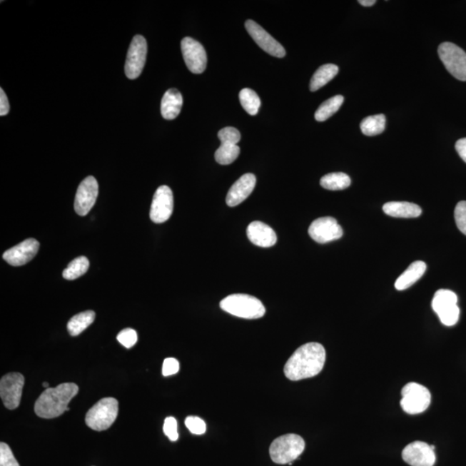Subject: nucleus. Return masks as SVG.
<instances>
[{
	"instance_id": "f257e3e1",
	"label": "nucleus",
	"mask_w": 466,
	"mask_h": 466,
	"mask_svg": "<svg viewBox=\"0 0 466 466\" xmlns=\"http://www.w3.org/2000/svg\"><path fill=\"white\" fill-rule=\"evenodd\" d=\"M325 362V350L323 345L312 342L295 350L284 366V374L291 381L317 376Z\"/></svg>"
},
{
	"instance_id": "f03ea898",
	"label": "nucleus",
	"mask_w": 466,
	"mask_h": 466,
	"mask_svg": "<svg viewBox=\"0 0 466 466\" xmlns=\"http://www.w3.org/2000/svg\"><path fill=\"white\" fill-rule=\"evenodd\" d=\"M79 392L76 383H66L49 388L41 394L35 404V413L44 419L59 417L67 411L69 403Z\"/></svg>"
},
{
	"instance_id": "7ed1b4c3",
	"label": "nucleus",
	"mask_w": 466,
	"mask_h": 466,
	"mask_svg": "<svg viewBox=\"0 0 466 466\" xmlns=\"http://www.w3.org/2000/svg\"><path fill=\"white\" fill-rule=\"evenodd\" d=\"M221 308L230 315L248 320L262 318L266 311L260 300L245 294H234L226 297L221 300Z\"/></svg>"
},
{
	"instance_id": "20e7f679",
	"label": "nucleus",
	"mask_w": 466,
	"mask_h": 466,
	"mask_svg": "<svg viewBox=\"0 0 466 466\" xmlns=\"http://www.w3.org/2000/svg\"><path fill=\"white\" fill-rule=\"evenodd\" d=\"M305 449L302 437L288 434L278 437L270 445V455L272 461L278 465H287L298 459Z\"/></svg>"
},
{
	"instance_id": "39448f33",
	"label": "nucleus",
	"mask_w": 466,
	"mask_h": 466,
	"mask_svg": "<svg viewBox=\"0 0 466 466\" xmlns=\"http://www.w3.org/2000/svg\"><path fill=\"white\" fill-rule=\"evenodd\" d=\"M118 402L113 397L103 398L90 408L86 415V426L96 431H104L116 420Z\"/></svg>"
},
{
	"instance_id": "423d86ee",
	"label": "nucleus",
	"mask_w": 466,
	"mask_h": 466,
	"mask_svg": "<svg viewBox=\"0 0 466 466\" xmlns=\"http://www.w3.org/2000/svg\"><path fill=\"white\" fill-rule=\"evenodd\" d=\"M431 403L430 391L417 383H410L402 390L401 406L410 415L422 414Z\"/></svg>"
},
{
	"instance_id": "0eeeda50",
	"label": "nucleus",
	"mask_w": 466,
	"mask_h": 466,
	"mask_svg": "<svg viewBox=\"0 0 466 466\" xmlns=\"http://www.w3.org/2000/svg\"><path fill=\"white\" fill-rule=\"evenodd\" d=\"M457 297L455 292L440 290L435 294L432 308L445 325L452 327L460 319V310L457 307Z\"/></svg>"
},
{
	"instance_id": "6e6552de",
	"label": "nucleus",
	"mask_w": 466,
	"mask_h": 466,
	"mask_svg": "<svg viewBox=\"0 0 466 466\" xmlns=\"http://www.w3.org/2000/svg\"><path fill=\"white\" fill-rule=\"evenodd\" d=\"M439 56L447 71L456 79L466 81V53L452 43L441 44Z\"/></svg>"
},
{
	"instance_id": "1a4fd4ad",
	"label": "nucleus",
	"mask_w": 466,
	"mask_h": 466,
	"mask_svg": "<svg viewBox=\"0 0 466 466\" xmlns=\"http://www.w3.org/2000/svg\"><path fill=\"white\" fill-rule=\"evenodd\" d=\"M147 56V42L143 36L137 35L131 41L125 66L126 76L137 79L141 74Z\"/></svg>"
},
{
	"instance_id": "9d476101",
	"label": "nucleus",
	"mask_w": 466,
	"mask_h": 466,
	"mask_svg": "<svg viewBox=\"0 0 466 466\" xmlns=\"http://www.w3.org/2000/svg\"><path fill=\"white\" fill-rule=\"evenodd\" d=\"M24 378L22 374L11 373L0 381V397L8 410H15L21 402Z\"/></svg>"
},
{
	"instance_id": "9b49d317",
	"label": "nucleus",
	"mask_w": 466,
	"mask_h": 466,
	"mask_svg": "<svg viewBox=\"0 0 466 466\" xmlns=\"http://www.w3.org/2000/svg\"><path fill=\"white\" fill-rule=\"evenodd\" d=\"M181 52L187 67L193 74H201L207 68L208 56L205 49L191 37L181 40Z\"/></svg>"
},
{
	"instance_id": "f8f14e48",
	"label": "nucleus",
	"mask_w": 466,
	"mask_h": 466,
	"mask_svg": "<svg viewBox=\"0 0 466 466\" xmlns=\"http://www.w3.org/2000/svg\"><path fill=\"white\" fill-rule=\"evenodd\" d=\"M308 233L319 244H327L343 236V229L338 224L335 218L323 217L317 218L312 223Z\"/></svg>"
},
{
	"instance_id": "ddd939ff",
	"label": "nucleus",
	"mask_w": 466,
	"mask_h": 466,
	"mask_svg": "<svg viewBox=\"0 0 466 466\" xmlns=\"http://www.w3.org/2000/svg\"><path fill=\"white\" fill-rule=\"evenodd\" d=\"M174 209V196L171 188L161 186L156 191L151 208V220L156 224L167 221Z\"/></svg>"
},
{
	"instance_id": "4468645a",
	"label": "nucleus",
	"mask_w": 466,
	"mask_h": 466,
	"mask_svg": "<svg viewBox=\"0 0 466 466\" xmlns=\"http://www.w3.org/2000/svg\"><path fill=\"white\" fill-rule=\"evenodd\" d=\"M435 447L422 441H415L403 449L402 460L411 466H434Z\"/></svg>"
},
{
	"instance_id": "2eb2a0df",
	"label": "nucleus",
	"mask_w": 466,
	"mask_h": 466,
	"mask_svg": "<svg viewBox=\"0 0 466 466\" xmlns=\"http://www.w3.org/2000/svg\"><path fill=\"white\" fill-rule=\"evenodd\" d=\"M245 28L255 42L263 51L270 54V56L278 57V59H283V57L285 56L286 51L283 45L279 44L274 37H272L258 23H255L253 20H247Z\"/></svg>"
},
{
	"instance_id": "dca6fc26",
	"label": "nucleus",
	"mask_w": 466,
	"mask_h": 466,
	"mask_svg": "<svg viewBox=\"0 0 466 466\" xmlns=\"http://www.w3.org/2000/svg\"><path fill=\"white\" fill-rule=\"evenodd\" d=\"M98 195V185L93 176H88L77 189L74 210L80 216H86L96 204Z\"/></svg>"
},
{
	"instance_id": "f3484780",
	"label": "nucleus",
	"mask_w": 466,
	"mask_h": 466,
	"mask_svg": "<svg viewBox=\"0 0 466 466\" xmlns=\"http://www.w3.org/2000/svg\"><path fill=\"white\" fill-rule=\"evenodd\" d=\"M39 250V241L35 238H28L6 250L3 254V258L12 266H22L31 261Z\"/></svg>"
},
{
	"instance_id": "a211bd4d",
	"label": "nucleus",
	"mask_w": 466,
	"mask_h": 466,
	"mask_svg": "<svg viewBox=\"0 0 466 466\" xmlns=\"http://www.w3.org/2000/svg\"><path fill=\"white\" fill-rule=\"evenodd\" d=\"M257 179L253 174H245L242 176L235 183L226 196V203L229 207H236L241 204L253 192Z\"/></svg>"
},
{
	"instance_id": "6ab92c4d",
	"label": "nucleus",
	"mask_w": 466,
	"mask_h": 466,
	"mask_svg": "<svg viewBox=\"0 0 466 466\" xmlns=\"http://www.w3.org/2000/svg\"><path fill=\"white\" fill-rule=\"evenodd\" d=\"M247 236L253 244L263 248L274 246L278 241L275 231L261 221L250 223L247 228Z\"/></svg>"
},
{
	"instance_id": "aec40b11",
	"label": "nucleus",
	"mask_w": 466,
	"mask_h": 466,
	"mask_svg": "<svg viewBox=\"0 0 466 466\" xmlns=\"http://www.w3.org/2000/svg\"><path fill=\"white\" fill-rule=\"evenodd\" d=\"M183 105V98L181 93L176 88L168 89L162 98L161 103V113L162 116L168 121H172L181 113Z\"/></svg>"
},
{
	"instance_id": "412c9836",
	"label": "nucleus",
	"mask_w": 466,
	"mask_h": 466,
	"mask_svg": "<svg viewBox=\"0 0 466 466\" xmlns=\"http://www.w3.org/2000/svg\"><path fill=\"white\" fill-rule=\"evenodd\" d=\"M383 212L394 218H417L422 214L418 205L406 201H391L383 205Z\"/></svg>"
},
{
	"instance_id": "4be33fe9",
	"label": "nucleus",
	"mask_w": 466,
	"mask_h": 466,
	"mask_svg": "<svg viewBox=\"0 0 466 466\" xmlns=\"http://www.w3.org/2000/svg\"><path fill=\"white\" fill-rule=\"evenodd\" d=\"M426 270L427 265L422 261H416L411 263L410 267L395 281V288L397 290H407L422 278Z\"/></svg>"
},
{
	"instance_id": "5701e85b",
	"label": "nucleus",
	"mask_w": 466,
	"mask_h": 466,
	"mask_svg": "<svg viewBox=\"0 0 466 466\" xmlns=\"http://www.w3.org/2000/svg\"><path fill=\"white\" fill-rule=\"evenodd\" d=\"M339 73V67L334 64H325L320 66L317 71L313 74L310 81V90L312 92L319 90L329 81H331Z\"/></svg>"
},
{
	"instance_id": "b1692460",
	"label": "nucleus",
	"mask_w": 466,
	"mask_h": 466,
	"mask_svg": "<svg viewBox=\"0 0 466 466\" xmlns=\"http://www.w3.org/2000/svg\"><path fill=\"white\" fill-rule=\"evenodd\" d=\"M96 319V313L92 310L85 311L72 317L69 321L67 328L70 335L76 337L92 324Z\"/></svg>"
},
{
	"instance_id": "393cba45",
	"label": "nucleus",
	"mask_w": 466,
	"mask_h": 466,
	"mask_svg": "<svg viewBox=\"0 0 466 466\" xmlns=\"http://www.w3.org/2000/svg\"><path fill=\"white\" fill-rule=\"evenodd\" d=\"M350 183L349 176L342 172L330 173L320 179L321 187L332 191H343L350 187Z\"/></svg>"
},
{
	"instance_id": "a878e982",
	"label": "nucleus",
	"mask_w": 466,
	"mask_h": 466,
	"mask_svg": "<svg viewBox=\"0 0 466 466\" xmlns=\"http://www.w3.org/2000/svg\"><path fill=\"white\" fill-rule=\"evenodd\" d=\"M343 102L344 97L342 96H336L325 101L315 111V118L316 121L319 122L327 121L340 110Z\"/></svg>"
},
{
	"instance_id": "bb28decb",
	"label": "nucleus",
	"mask_w": 466,
	"mask_h": 466,
	"mask_svg": "<svg viewBox=\"0 0 466 466\" xmlns=\"http://www.w3.org/2000/svg\"><path fill=\"white\" fill-rule=\"evenodd\" d=\"M386 126V118L383 114L367 117L360 123L361 131L365 136H376L383 133Z\"/></svg>"
},
{
	"instance_id": "cd10ccee",
	"label": "nucleus",
	"mask_w": 466,
	"mask_h": 466,
	"mask_svg": "<svg viewBox=\"0 0 466 466\" xmlns=\"http://www.w3.org/2000/svg\"><path fill=\"white\" fill-rule=\"evenodd\" d=\"M239 101H240L243 108L251 116L257 115L261 106V101L258 93L253 89L244 88L239 93Z\"/></svg>"
},
{
	"instance_id": "c85d7f7f",
	"label": "nucleus",
	"mask_w": 466,
	"mask_h": 466,
	"mask_svg": "<svg viewBox=\"0 0 466 466\" xmlns=\"http://www.w3.org/2000/svg\"><path fill=\"white\" fill-rule=\"evenodd\" d=\"M89 261L86 257H79L74 259L69 263L67 268L64 271V278L66 280H76L79 278L80 276L83 275L86 271L88 270Z\"/></svg>"
},
{
	"instance_id": "c756f323",
	"label": "nucleus",
	"mask_w": 466,
	"mask_h": 466,
	"mask_svg": "<svg viewBox=\"0 0 466 466\" xmlns=\"http://www.w3.org/2000/svg\"><path fill=\"white\" fill-rule=\"evenodd\" d=\"M240 153L238 144H222L216 152V160L221 165L233 163Z\"/></svg>"
},
{
	"instance_id": "7c9ffc66",
	"label": "nucleus",
	"mask_w": 466,
	"mask_h": 466,
	"mask_svg": "<svg viewBox=\"0 0 466 466\" xmlns=\"http://www.w3.org/2000/svg\"><path fill=\"white\" fill-rule=\"evenodd\" d=\"M218 137L222 144H238L241 139L240 133L234 127H226L218 131Z\"/></svg>"
},
{
	"instance_id": "2f4dec72",
	"label": "nucleus",
	"mask_w": 466,
	"mask_h": 466,
	"mask_svg": "<svg viewBox=\"0 0 466 466\" xmlns=\"http://www.w3.org/2000/svg\"><path fill=\"white\" fill-rule=\"evenodd\" d=\"M185 425L193 435H201L207 431V425L203 420L197 416H188L185 420Z\"/></svg>"
},
{
	"instance_id": "473e14b6",
	"label": "nucleus",
	"mask_w": 466,
	"mask_h": 466,
	"mask_svg": "<svg viewBox=\"0 0 466 466\" xmlns=\"http://www.w3.org/2000/svg\"><path fill=\"white\" fill-rule=\"evenodd\" d=\"M117 340L126 348L130 349L137 343L138 334L133 329H123L118 334Z\"/></svg>"
},
{
	"instance_id": "72a5a7b5",
	"label": "nucleus",
	"mask_w": 466,
	"mask_h": 466,
	"mask_svg": "<svg viewBox=\"0 0 466 466\" xmlns=\"http://www.w3.org/2000/svg\"><path fill=\"white\" fill-rule=\"evenodd\" d=\"M0 466H20L9 445L4 442L0 444Z\"/></svg>"
},
{
	"instance_id": "f704fd0d",
	"label": "nucleus",
	"mask_w": 466,
	"mask_h": 466,
	"mask_svg": "<svg viewBox=\"0 0 466 466\" xmlns=\"http://www.w3.org/2000/svg\"><path fill=\"white\" fill-rule=\"evenodd\" d=\"M455 217L457 228L466 235V201H460L457 204Z\"/></svg>"
},
{
	"instance_id": "c9c22d12",
	"label": "nucleus",
	"mask_w": 466,
	"mask_h": 466,
	"mask_svg": "<svg viewBox=\"0 0 466 466\" xmlns=\"http://www.w3.org/2000/svg\"><path fill=\"white\" fill-rule=\"evenodd\" d=\"M163 432L165 435L171 441H176L179 438L177 432V420L174 417H167L164 420Z\"/></svg>"
},
{
	"instance_id": "e433bc0d",
	"label": "nucleus",
	"mask_w": 466,
	"mask_h": 466,
	"mask_svg": "<svg viewBox=\"0 0 466 466\" xmlns=\"http://www.w3.org/2000/svg\"><path fill=\"white\" fill-rule=\"evenodd\" d=\"M180 369L179 362L174 358H168L163 361V375L164 377L172 376L178 373Z\"/></svg>"
},
{
	"instance_id": "4c0bfd02",
	"label": "nucleus",
	"mask_w": 466,
	"mask_h": 466,
	"mask_svg": "<svg viewBox=\"0 0 466 466\" xmlns=\"http://www.w3.org/2000/svg\"><path fill=\"white\" fill-rule=\"evenodd\" d=\"M10 111V104L4 90L0 89V116H6Z\"/></svg>"
},
{
	"instance_id": "58836bf2",
	"label": "nucleus",
	"mask_w": 466,
	"mask_h": 466,
	"mask_svg": "<svg viewBox=\"0 0 466 466\" xmlns=\"http://www.w3.org/2000/svg\"><path fill=\"white\" fill-rule=\"evenodd\" d=\"M455 148L457 154L466 163V138L457 140Z\"/></svg>"
},
{
	"instance_id": "ea45409f",
	"label": "nucleus",
	"mask_w": 466,
	"mask_h": 466,
	"mask_svg": "<svg viewBox=\"0 0 466 466\" xmlns=\"http://www.w3.org/2000/svg\"><path fill=\"white\" fill-rule=\"evenodd\" d=\"M376 0H360V1H358L361 6L365 7L373 6L376 4Z\"/></svg>"
},
{
	"instance_id": "a19ab883",
	"label": "nucleus",
	"mask_w": 466,
	"mask_h": 466,
	"mask_svg": "<svg viewBox=\"0 0 466 466\" xmlns=\"http://www.w3.org/2000/svg\"><path fill=\"white\" fill-rule=\"evenodd\" d=\"M49 383H45L44 382L43 383V387L46 388V389H49Z\"/></svg>"
}]
</instances>
